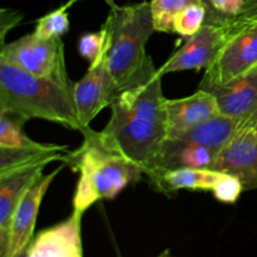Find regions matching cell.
Returning <instances> with one entry per match:
<instances>
[{
    "label": "cell",
    "mask_w": 257,
    "mask_h": 257,
    "mask_svg": "<svg viewBox=\"0 0 257 257\" xmlns=\"http://www.w3.org/2000/svg\"><path fill=\"white\" fill-rule=\"evenodd\" d=\"M162 77L151 59L141 74L110 103L103 142L145 170L167 138V112Z\"/></svg>",
    "instance_id": "cell-1"
},
{
    "label": "cell",
    "mask_w": 257,
    "mask_h": 257,
    "mask_svg": "<svg viewBox=\"0 0 257 257\" xmlns=\"http://www.w3.org/2000/svg\"><path fill=\"white\" fill-rule=\"evenodd\" d=\"M0 112L80 131L72 80L38 77L5 62H0Z\"/></svg>",
    "instance_id": "cell-2"
},
{
    "label": "cell",
    "mask_w": 257,
    "mask_h": 257,
    "mask_svg": "<svg viewBox=\"0 0 257 257\" xmlns=\"http://www.w3.org/2000/svg\"><path fill=\"white\" fill-rule=\"evenodd\" d=\"M82 146L65 157V165L79 172L73 212L83 215L99 200H113L128 185L140 180L143 171L103 142L99 132L83 127Z\"/></svg>",
    "instance_id": "cell-3"
},
{
    "label": "cell",
    "mask_w": 257,
    "mask_h": 257,
    "mask_svg": "<svg viewBox=\"0 0 257 257\" xmlns=\"http://www.w3.org/2000/svg\"><path fill=\"white\" fill-rule=\"evenodd\" d=\"M103 25L108 33V67L119 93L152 59L146 52L147 42L156 32L151 2L123 7L114 3Z\"/></svg>",
    "instance_id": "cell-4"
},
{
    "label": "cell",
    "mask_w": 257,
    "mask_h": 257,
    "mask_svg": "<svg viewBox=\"0 0 257 257\" xmlns=\"http://www.w3.org/2000/svg\"><path fill=\"white\" fill-rule=\"evenodd\" d=\"M0 62L38 77L70 79L65 68L62 38L45 39L35 33L27 34L0 48Z\"/></svg>",
    "instance_id": "cell-5"
},
{
    "label": "cell",
    "mask_w": 257,
    "mask_h": 257,
    "mask_svg": "<svg viewBox=\"0 0 257 257\" xmlns=\"http://www.w3.org/2000/svg\"><path fill=\"white\" fill-rule=\"evenodd\" d=\"M235 34L232 22L225 25L205 23L195 35L187 38L185 44L171 55L162 67L158 68V74L163 77L172 72L207 69Z\"/></svg>",
    "instance_id": "cell-6"
},
{
    "label": "cell",
    "mask_w": 257,
    "mask_h": 257,
    "mask_svg": "<svg viewBox=\"0 0 257 257\" xmlns=\"http://www.w3.org/2000/svg\"><path fill=\"white\" fill-rule=\"evenodd\" d=\"M257 68V22L238 30L206 69L198 89L222 85Z\"/></svg>",
    "instance_id": "cell-7"
},
{
    "label": "cell",
    "mask_w": 257,
    "mask_h": 257,
    "mask_svg": "<svg viewBox=\"0 0 257 257\" xmlns=\"http://www.w3.org/2000/svg\"><path fill=\"white\" fill-rule=\"evenodd\" d=\"M117 94V84L108 67L107 33V43L102 54L90 63L87 74L74 83V100L80 130L88 127L100 110L109 107Z\"/></svg>",
    "instance_id": "cell-8"
},
{
    "label": "cell",
    "mask_w": 257,
    "mask_h": 257,
    "mask_svg": "<svg viewBox=\"0 0 257 257\" xmlns=\"http://www.w3.org/2000/svg\"><path fill=\"white\" fill-rule=\"evenodd\" d=\"M220 151L206 147L185 138H166L152 160L143 170L150 182L163 173L178 168H208L211 170Z\"/></svg>",
    "instance_id": "cell-9"
},
{
    "label": "cell",
    "mask_w": 257,
    "mask_h": 257,
    "mask_svg": "<svg viewBox=\"0 0 257 257\" xmlns=\"http://www.w3.org/2000/svg\"><path fill=\"white\" fill-rule=\"evenodd\" d=\"M211 170L237 177L243 191L257 190V132L240 128L220 151Z\"/></svg>",
    "instance_id": "cell-10"
},
{
    "label": "cell",
    "mask_w": 257,
    "mask_h": 257,
    "mask_svg": "<svg viewBox=\"0 0 257 257\" xmlns=\"http://www.w3.org/2000/svg\"><path fill=\"white\" fill-rule=\"evenodd\" d=\"M203 90L216 98L221 114L235 119L241 128H252L257 123V68L226 84Z\"/></svg>",
    "instance_id": "cell-11"
},
{
    "label": "cell",
    "mask_w": 257,
    "mask_h": 257,
    "mask_svg": "<svg viewBox=\"0 0 257 257\" xmlns=\"http://www.w3.org/2000/svg\"><path fill=\"white\" fill-rule=\"evenodd\" d=\"M62 170L63 166H60L49 175H42L25 192L13 217L8 257H15L32 242L35 222L43 198L54 178L57 177L58 173L62 172Z\"/></svg>",
    "instance_id": "cell-12"
},
{
    "label": "cell",
    "mask_w": 257,
    "mask_h": 257,
    "mask_svg": "<svg viewBox=\"0 0 257 257\" xmlns=\"http://www.w3.org/2000/svg\"><path fill=\"white\" fill-rule=\"evenodd\" d=\"M82 216L73 212L67 220L42 230L28 247V257H83Z\"/></svg>",
    "instance_id": "cell-13"
},
{
    "label": "cell",
    "mask_w": 257,
    "mask_h": 257,
    "mask_svg": "<svg viewBox=\"0 0 257 257\" xmlns=\"http://www.w3.org/2000/svg\"><path fill=\"white\" fill-rule=\"evenodd\" d=\"M167 138H177L201 123L220 114L216 98L210 92L198 89L190 97L166 99Z\"/></svg>",
    "instance_id": "cell-14"
},
{
    "label": "cell",
    "mask_w": 257,
    "mask_h": 257,
    "mask_svg": "<svg viewBox=\"0 0 257 257\" xmlns=\"http://www.w3.org/2000/svg\"><path fill=\"white\" fill-rule=\"evenodd\" d=\"M48 163L20 170L0 178V257H8L14 213L28 188L43 175Z\"/></svg>",
    "instance_id": "cell-15"
},
{
    "label": "cell",
    "mask_w": 257,
    "mask_h": 257,
    "mask_svg": "<svg viewBox=\"0 0 257 257\" xmlns=\"http://www.w3.org/2000/svg\"><path fill=\"white\" fill-rule=\"evenodd\" d=\"M222 173L208 168H178L150 182L155 190L171 197L180 190L212 191Z\"/></svg>",
    "instance_id": "cell-16"
},
{
    "label": "cell",
    "mask_w": 257,
    "mask_h": 257,
    "mask_svg": "<svg viewBox=\"0 0 257 257\" xmlns=\"http://www.w3.org/2000/svg\"><path fill=\"white\" fill-rule=\"evenodd\" d=\"M67 148V146L54 143L49 148L0 147V178L42 163L49 165L54 161L65 162V157L69 153Z\"/></svg>",
    "instance_id": "cell-17"
},
{
    "label": "cell",
    "mask_w": 257,
    "mask_h": 257,
    "mask_svg": "<svg viewBox=\"0 0 257 257\" xmlns=\"http://www.w3.org/2000/svg\"><path fill=\"white\" fill-rule=\"evenodd\" d=\"M24 120L0 112V147L7 148H49L53 143L35 142L25 135Z\"/></svg>",
    "instance_id": "cell-18"
},
{
    "label": "cell",
    "mask_w": 257,
    "mask_h": 257,
    "mask_svg": "<svg viewBox=\"0 0 257 257\" xmlns=\"http://www.w3.org/2000/svg\"><path fill=\"white\" fill-rule=\"evenodd\" d=\"M193 4H203V2L202 0H151L156 32L175 33L173 28L175 17L181 10Z\"/></svg>",
    "instance_id": "cell-19"
},
{
    "label": "cell",
    "mask_w": 257,
    "mask_h": 257,
    "mask_svg": "<svg viewBox=\"0 0 257 257\" xmlns=\"http://www.w3.org/2000/svg\"><path fill=\"white\" fill-rule=\"evenodd\" d=\"M67 8L62 5L57 10L48 13L37 20L34 33L45 39H59L69 30V18Z\"/></svg>",
    "instance_id": "cell-20"
},
{
    "label": "cell",
    "mask_w": 257,
    "mask_h": 257,
    "mask_svg": "<svg viewBox=\"0 0 257 257\" xmlns=\"http://www.w3.org/2000/svg\"><path fill=\"white\" fill-rule=\"evenodd\" d=\"M207 18V9L203 4H193L181 10L175 17V33L183 38L195 35L202 28Z\"/></svg>",
    "instance_id": "cell-21"
},
{
    "label": "cell",
    "mask_w": 257,
    "mask_h": 257,
    "mask_svg": "<svg viewBox=\"0 0 257 257\" xmlns=\"http://www.w3.org/2000/svg\"><path fill=\"white\" fill-rule=\"evenodd\" d=\"M105 43H107V29L102 27L99 32L87 33L80 37L78 43V52L90 64L102 54Z\"/></svg>",
    "instance_id": "cell-22"
},
{
    "label": "cell",
    "mask_w": 257,
    "mask_h": 257,
    "mask_svg": "<svg viewBox=\"0 0 257 257\" xmlns=\"http://www.w3.org/2000/svg\"><path fill=\"white\" fill-rule=\"evenodd\" d=\"M213 196L222 203H235L243 192V186L237 177L222 173L212 190Z\"/></svg>",
    "instance_id": "cell-23"
},
{
    "label": "cell",
    "mask_w": 257,
    "mask_h": 257,
    "mask_svg": "<svg viewBox=\"0 0 257 257\" xmlns=\"http://www.w3.org/2000/svg\"><path fill=\"white\" fill-rule=\"evenodd\" d=\"M245 0H211V7L218 17L232 20L240 15Z\"/></svg>",
    "instance_id": "cell-24"
},
{
    "label": "cell",
    "mask_w": 257,
    "mask_h": 257,
    "mask_svg": "<svg viewBox=\"0 0 257 257\" xmlns=\"http://www.w3.org/2000/svg\"><path fill=\"white\" fill-rule=\"evenodd\" d=\"M23 19V15L19 12H14V10L5 9L3 8L0 10V48L5 45V38H7V33L10 29L17 27Z\"/></svg>",
    "instance_id": "cell-25"
},
{
    "label": "cell",
    "mask_w": 257,
    "mask_h": 257,
    "mask_svg": "<svg viewBox=\"0 0 257 257\" xmlns=\"http://www.w3.org/2000/svg\"><path fill=\"white\" fill-rule=\"evenodd\" d=\"M257 18V0H245L243 3V8L241 10L240 15L233 18L232 25L235 32L237 33L238 30L242 29L245 25L250 24Z\"/></svg>",
    "instance_id": "cell-26"
},
{
    "label": "cell",
    "mask_w": 257,
    "mask_h": 257,
    "mask_svg": "<svg viewBox=\"0 0 257 257\" xmlns=\"http://www.w3.org/2000/svg\"><path fill=\"white\" fill-rule=\"evenodd\" d=\"M205 4L206 9H207V18H206V23H211V24H217V25H225L230 24L232 20H226L223 18L218 17L215 12H213L212 7H211V0H202Z\"/></svg>",
    "instance_id": "cell-27"
},
{
    "label": "cell",
    "mask_w": 257,
    "mask_h": 257,
    "mask_svg": "<svg viewBox=\"0 0 257 257\" xmlns=\"http://www.w3.org/2000/svg\"><path fill=\"white\" fill-rule=\"evenodd\" d=\"M78 2H82V0H68V2L64 4V7L67 8V9H69V8L72 7V5H74L75 3H78ZM104 2L107 3V4L109 5V7H110V5H112V4H114V2H113V0H104Z\"/></svg>",
    "instance_id": "cell-28"
},
{
    "label": "cell",
    "mask_w": 257,
    "mask_h": 257,
    "mask_svg": "<svg viewBox=\"0 0 257 257\" xmlns=\"http://www.w3.org/2000/svg\"><path fill=\"white\" fill-rule=\"evenodd\" d=\"M28 247H29V246H28ZM28 247L24 248V250H23L22 252L18 253V255L15 256V257H28Z\"/></svg>",
    "instance_id": "cell-29"
},
{
    "label": "cell",
    "mask_w": 257,
    "mask_h": 257,
    "mask_svg": "<svg viewBox=\"0 0 257 257\" xmlns=\"http://www.w3.org/2000/svg\"><path fill=\"white\" fill-rule=\"evenodd\" d=\"M252 128H253V130H255V131H256V132H257V123H256V124H255V125H253V127H252Z\"/></svg>",
    "instance_id": "cell-30"
},
{
    "label": "cell",
    "mask_w": 257,
    "mask_h": 257,
    "mask_svg": "<svg viewBox=\"0 0 257 257\" xmlns=\"http://www.w3.org/2000/svg\"><path fill=\"white\" fill-rule=\"evenodd\" d=\"M253 22H257V18H256V19H255V20H253ZM251 23H252V22H251Z\"/></svg>",
    "instance_id": "cell-31"
}]
</instances>
